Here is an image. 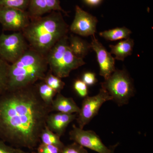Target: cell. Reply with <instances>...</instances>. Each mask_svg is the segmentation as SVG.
Listing matches in <instances>:
<instances>
[{
	"mask_svg": "<svg viewBox=\"0 0 153 153\" xmlns=\"http://www.w3.org/2000/svg\"><path fill=\"white\" fill-rule=\"evenodd\" d=\"M36 83L0 95V140L14 147L37 148L52 112L40 97Z\"/></svg>",
	"mask_w": 153,
	"mask_h": 153,
	"instance_id": "obj_1",
	"label": "cell"
},
{
	"mask_svg": "<svg viewBox=\"0 0 153 153\" xmlns=\"http://www.w3.org/2000/svg\"><path fill=\"white\" fill-rule=\"evenodd\" d=\"M68 31L61 12L53 11L45 16L31 19L22 32L29 47L46 56L59 40L67 36Z\"/></svg>",
	"mask_w": 153,
	"mask_h": 153,
	"instance_id": "obj_2",
	"label": "cell"
},
{
	"mask_svg": "<svg viewBox=\"0 0 153 153\" xmlns=\"http://www.w3.org/2000/svg\"><path fill=\"white\" fill-rule=\"evenodd\" d=\"M48 68L46 56L29 47L22 57L10 65L7 90L27 87L44 80Z\"/></svg>",
	"mask_w": 153,
	"mask_h": 153,
	"instance_id": "obj_3",
	"label": "cell"
},
{
	"mask_svg": "<svg viewBox=\"0 0 153 153\" xmlns=\"http://www.w3.org/2000/svg\"><path fill=\"white\" fill-rule=\"evenodd\" d=\"M46 57L49 71L60 78L68 77L73 70L85 64L83 59L76 57L71 51L67 36L54 45Z\"/></svg>",
	"mask_w": 153,
	"mask_h": 153,
	"instance_id": "obj_4",
	"label": "cell"
},
{
	"mask_svg": "<svg viewBox=\"0 0 153 153\" xmlns=\"http://www.w3.org/2000/svg\"><path fill=\"white\" fill-rule=\"evenodd\" d=\"M101 88L106 91L112 100L119 106L127 104L134 95L133 81L124 69H116L109 77L105 79L101 83Z\"/></svg>",
	"mask_w": 153,
	"mask_h": 153,
	"instance_id": "obj_5",
	"label": "cell"
},
{
	"mask_svg": "<svg viewBox=\"0 0 153 153\" xmlns=\"http://www.w3.org/2000/svg\"><path fill=\"white\" fill-rule=\"evenodd\" d=\"M29 48L22 32L0 35V58L10 64L16 62Z\"/></svg>",
	"mask_w": 153,
	"mask_h": 153,
	"instance_id": "obj_6",
	"label": "cell"
},
{
	"mask_svg": "<svg viewBox=\"0 0 153 153\" xmlns=\"http://www.w3.org/2000/svg\"><path fill=\"white\" fill-rule=\"evenodd\" d=\"M109 100H112L111 97L102 88L97 95L91 97L87 96L85 97L76 118L78 127L83 129L97 114L102 105Z\"/></svg>",
	"mask_w": 153,
	"mask_h": 153,
	"instance_id": "obj_7",
	"label": "cell"
},
{
	"mask_svg": "<svg viewBox=\"0 0 153 153\" xmlns=\"http://www.w3.org/2000/svg\"><path fill=\"white\" fill-rule=\"evenodd\" d=\"M31 20L27 11L0 7V25L6 31L22 32L30 24Z\"/></svg>",
	"mask_w": 153,
	"mask_h": 153,
	"instance_id": "obj_8",
	"label": "cell"
},
{
	"mask_svg": "<svg viewBox=\"0 0 153 153\" xmlns=\"http://www.w3.org/2000/svg\"><path fill=\"white\" fill-rule=\"evenodd\" d=\"M69 135L70 140L84 148L98 153H113L111 150L104 145L100 137L93 131L84 130L74 125Z\"/></svg>",
	"mask_w": 153,
	"mask_h": 153,
	"instance_id": "obj_9",
	"label": "cell"
},
{
	"mask_svg": "<svg viewBox=\"0 0 153 153\" xmlns=\"http://www.w3.org/2000/svg\"><path fill=\"white\" fill-rule=\"evenodd\" d=\"M97 22V19L95 16L76 6L75 16L70 26V30L79 36H94L96 32Z\"/></svg>",
	"mask_w": 153,
	"mask_h": 153,
	"instance_id": "obj_10",
	"label": "cell"
},
{
	"mask_svg": "<svg viewBox=\"0 0 153 153\" xmlns=\"http://www.w3.org/2000/svg\"><path fill=\"white\" fill-rule=\"evenodd\" d=\"M91 49L95 52L100 68V75L104 79L109 77L116 70L115 59L110 52L96 38L95 35L92 36Z\"/></svg>",
	"mask_w": 153,
	"mask_h": 153,
	"instance_id": "obj_11",
	"label": "cell"
},
{
	"mask_svg": "<svg viewBox=\"0 0 153 153\" xmlns=\"http://www.w3.org/2000/svg\"><path fill=\"white\" fill-rule=\"evenodd\" d=\"M28 10L31 19L43 16L53 11L66 13L60 6L59 0H30Z\"/></svg>",
	"mask_w": 153,
	"mask_h": 153,
	"instance_id": "obj_12",
	"label": "cell"
},
{
	"mask_svg": "<svg viewBox=\"0 0 153 153\" xmlns=\"http://www.w3.org/2000/svg\"><path fill=\"white\" fill-rule=\"evenodd\" d=\"M76 116L75 114H68L60 112L50 113L47 120V127L60 137L65 133L69 124L76 119Z\"/></svg>",
	"mask_w": 153,
	"mask_h": 153,
	"instance_id": "obj_13",
	"label": "cell"
},
{
	"mask_svg": "<svg viewBox=\"0 0 153 153\" xmlns=\"http://www.w3.org/2000/svg\"><path fill=\"white\" fill-rule=\"evenodd\" d=\"M52 112L72 114L79 112L80 108L73 98L64 96L60 93H57L51 105Z\"/></svg>",
	"mask_w": 153,
	"mask_h": 153,
	"instance_id": "obj_14",
	"label": "cell"
},
{
	"mask_svg": "<svg viewBox=\"0 0 153 153\" xmlns=\"http://www.w3.org/2000/svg\"><path fill=\"white\" fill-rule=\"evenodd\" d=\"M134 45V40L130 38L120 41L116 45H109L110 53L115 55V59L123 61L131 55Z\"/></svg>",
	"mask_w": 153,
	"mask_h": 153,
	"instance_id": "obj_15",
	"label": "cell"
},
{
	"mask_svg": "<svg viewBox=\"0 0 153 153\" xmlns=\"http://www.w3.org/2000/svg\"><path fill=\"white\" fill-rule=\"evenodd\" d=\"M68 41L71 51L79 58L83 59L91 49V44L78 36L71 35Z\"/></svg>",
	"mask_w": 153,
	"mask_h": 153,
	"instance_id": "obj_16",
	"label": "cell"
},
{
	"mask_svg": "<svg viewBox=\"0 0 153 153\" xmlns=\"http://www.w3.org/2000/svg\"><path fill=\"white\" fill-rule=\"evenodd\" d=\"M131 30L125 27H117L99 33V35L107 41H117L129 38Z\"/></svg>",
	"mask_w": 153,
	"mask_h": 153,
	"instance_id": "obj_17",
	"label": "cell"
},
{
	"mask_svg": "<svg viewBox=\"0 0 153 153\" xmlns=\"http://www.w3.org/2000/svg\"><path fill=\"white\" fill-rule=\"evenodd\" d=\"M60 137L52 132L47 126L42 131L40 135V142L44 144L52 145L63 149L65 145L61 142Z\"/></svg>",
	"mask_w": 153,
	"mask_h": 153,
	"instance_id": "obj_18",
	"label": "cell"
},
{
	"mask_svg": "<svg viewBox=\"0 0 153 153\" xmlns=\"http://www.w3.org/2000/svg\"><path fill=\"white\" fill-rule=\"evenodd\" d=\"M38 94L42 100L46 104L51 106L53 99L57 94V92L49 85H47L43 80L37 83Z\"/></svg>",
	"mask_w": 153,
	"mask_h": 153,
	"instance_id": "obj_19",
	"label": "cell"
},
{
	"mask_svg": "<svg viewBox=\"0 0 153 153\" xmlns=\"http://www.w3.org/2000/svg\"><path fill=\"white\" fill-rule=\"evenodd\" d=\"M10 65L0 58V95L7 90Z\"/></svg>",
	"mask_w": 153,
	"mask_h": 153,
	"instance_id": "obj_20",
	"label": "cell"
},
{
	"mask_svg": "<svg viewBox=\"0 0 153 153\" xmlns=\"http://www.w3.org/2000/svg\"><path fill=\"white\" fill-rule=\"evenodd\" d=\"M43 81L57 93H60L65 85V82L62 81L61 78L52 74L49 70Z\"/></svg>",
	"mask_w": 153,
	"mask_h": 153,
	"instance_id": "obj_21",
	"label": "cell"
},
{
	"mask_svg": "<svg viewBox=\"0 0 153 153\" xmlns=\"http://www.w3.org/2000/svg\"><path fill=\"white\" fill-rule=\"evenodd\" d=\"M30 0H0V7L13 8L27 11Z\"/></svg>",
	"mask_w": 153,
	"mask_h": 153,
	"instance_id": "obj_22",
	"label": "cell"
},
{
	"mask_svg": "<svg viewBox=\"0 0 153 153\" xmlns=\"http://www.w3.org/2000/svg\"><path fill=\"white\" fill-rule=\"evenodd\" d=\"M60 153H88V151L80 145L74 142L71 144L65 146Z\"/></svg>",
	"mask_w": 153,
	"mask_h": 153,
	"instance_id": "obj_23",
	"label": "cell"
},
{
	"mask_svg": "<svg viewBox=\"0 0 153 153\" xmlns=\"http://www.w3.org/2000/svg\"><path fill=\"white\" fill-rule=\"evenodd\" d=\"M74 88L77 94L82 97H87L88 94V85L82 79H76L74 83Z\"/></svg>",
	"mask_w": 153,
	"mask_h": 153,
	"instance_id": "obj_24",
	"label": "cell"
},
{
	"mask_svg": "<svg viewBox=\"0 0 153 153\" xmlns=\"http://www.w3.org/2000/svg\"><path fill=\"white\" fill-rule=\"evenodd\" d=\"M36 153H60L62 149L52 145L40 143L37 147Z\"/></svg>",
	"mask_w": 153,
	"mask_h": 153,
	"instance_id": "obj_25",
	"label": "cell"
},
{
	"mask_svg": "<svg viewBox=\"0 0 153 153\" xmlns=\"http://www.w3.org/2000/svg\"><path fill=\"white\" fill-rule=\"evenodd\" d=\"M22 149L12 146L0 140V153H20Z\"/></svg>",
	"mask_w": 153,
	"mask_h": 153,
	"instance_id": "obj_26",
	"label": "cell"
},
{
	"mask_svg": "<svg viewBox=\"0 0 153 153\" xmlns=\"http://www.w3.org/2000/svg\"><path fill=\"white\" fill-rule=\"evenodd\" d=\"M82 81L87 85H94L97 82L95 74L91 72H86L82 76Z\"/></svg>",
	"mask_w": 153,
	"mask_h": 153,
	"instance_id": "obj_27",
	"label": "cell"
},
{
	"mask_svg": "<svg viewBox=\"0 0 153 153\" xmlns=\"http://www.w3.org/2000/svg\"><path fill=\"white\" fill-rule=\"evenodd\" d=\"M102 0H83V1L87 5L90 7H96L100 4Z\"/></svg>",
	"mask_w": 153,
	"mask_h": 153,
	"instance_id": "obj_28",
	"label": "cell"
},
{
	"mask_svg": "<svg viewBox=\"0 0 153 153\" xmlns=\"http://www.w3.org/2000/svg\"><path fill=\"white\" fill-rule=\"evenodd\" d=\"M20 153H30L29 152H25L23 150L21 149V152H20Z\"/></svg>",
	"mask_w": 153,
	"mask_h": 153,
	"instance_id": "obj_29",
	"label": "cell"
}]
</instances>
